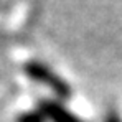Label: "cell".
<instances>
[{
  "label": "cell",
  "instance_id": "1",
  "mask_svg": "<svg viewBox=\"0 0 122 122\" xmlns=\"http://www.w3.org/2000/svg\"><path fill=\"white\" fill-rule=\"evenodd\" d=\"M23 71L31 81L38 82L40 86L48 87L58 99H69L73 96L71 86L64 81L60 74H56L48 64H45L38 60H31L28 63H25Z\"/></svg>",
  "mask_w": 122,
  "mask_h": 122
},
{
  "label": "cell",
  "instance_id": "2",
  "mask_svg": "<svg viewBox=\"0 0 122 122\" xmlns=\"http://www.w3.org/2000/svg\"><path fill=\"white\" fill-rule=\"evenodd\" d=\"M38 109L45 116L46 122H84L76 114L68 111L60 101L53 99H41L38 102Z\"/></svg>",
  "mask_w": 122,
  "mask_h": 122
},
{
  "label": "cell",
  "instance_id": "3",
  "mask_svg": "<svg viewBox=\"0 0 122 122\" xmlns=\"http://www.w3.org/2000/svg\"><path fill=\"white\" fill-rule=\"evenodd\" d=\"M17 122H46L45 116L40 112V109H33V111H25L17 117Z\"/></svg>",
  "mask_w": 122,
  "mask_h": 122
},
{
  "label": "cell",
  "instance_id": "4",
  "mask_svg": "<svg viewBox=\"0 0 122 122\" xmlns=\"http://www.w3.org/2000/svg\"><path fill=\"white\" fill-rule=\"evenodd\" d=\"M104 122H122V121H121V117H119L117 112H107Z\"/></svg>",
  "mask_w": 122,
  "mask_h": 122
}]
</instances>
